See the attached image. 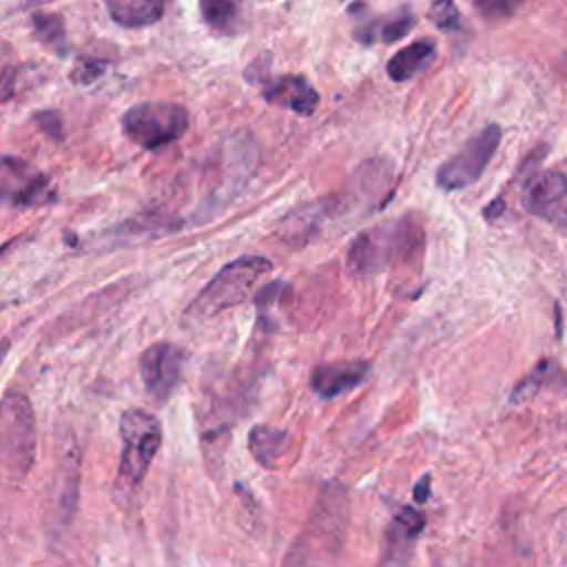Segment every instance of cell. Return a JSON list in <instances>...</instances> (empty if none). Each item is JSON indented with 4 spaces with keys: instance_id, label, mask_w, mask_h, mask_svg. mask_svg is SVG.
Returning a JSON list of instances; mask_svg holds the SVG:
<instances>
[{
    "instance_id": "23",
    "label": "cell",
    "mask_w": 567,
    "mask_h": 567,
    "mask_svg": "<svg viewBox=\"0 0 567 567\" xmlns=\"http://www.w3.org/2000/svg\"><path fill=\"white\" fill-rule=\"evenodd\" d=\"M523 4V0H474L476 11L487 20V22H498L507 20L509 16L516 13V9Z\"/></svg>"
},
{
    "instance_id": "8",
    "label": "cell",
    "mask_w": 567,
    "mask_h": 567,
    "mask_svg": "<svg viewBox=\"0 0 567 567\" xmlns=\"http://www.w3.org/2000/svg\"><path fill=\"white\" fill-rule=\"evenodd\" d=\"M186 354L179 346L162 341L148 346L140 357V374L148 396L155 403H164L182 379Z\"/></svg>"
},
{
    "instance_id": "17",
    "label": "cell",
    "mask_w": 567,
    "mask_h": 567,
    "mask_svg": "<svg viewBox=\"0 0 567 567\" xmlns=\"http://www.w3.org/2000/svg\"><path fill=\"white\" fill-rule=\"evenodd\" d=\"M414 27V13L410 9H401L394 16L377 22L368 20L354 29V38L361 44H374V42H396Z\"/></svg>"
},
{
    "instance_id": "16",
    "label": "cell",
    "mask_w": 567,
    "mask_h": 567,
    "mask_svg": "<svg viewBox=\"0 0 567 567\" xmlns=\"http://www.w3.org/2000/svg\"><path fill=\"white\" fill-rule=\"evenodd\" d=\"M560 390L567 388V374L563 372V368L554 361V359H543L536 363V368L520 379V383L512 390V403H520V401H529L538 394V390Z\"/></svg>"
},
{
    "instance_id": "12",
    "label": "cell",
    "mask_w": 567,
    "mask_h": 567,
    "mask_svg": "<svg viewBox=\"0 0 567 567\" xmlns=\"http://www.w3.org/2000/svg\"><path fill=\"white\" fill-rule=\"evenodd\" d=\"M368 374H370V365L365 361L321 363L310 374V388L321 399H334L361 385L368 379Z\"/></svg>"
},
{
    "instance_id": "13",
    "label": "cell",
    "mask_w": 567,
    "mask_h": 567,
    "mask_svg": "<svg viewBox=\"0 0 567 567\" xmlns=\"http://www.w3.org/2000/svg\"><path fill=\"white\" fill-rule=\"evenodd\" d=\"M264 100L284 106L297 115H310L319 104V93L303 75H281L275 82L266 84Z\"/></svg>"
},
{
    "instance_id": "24",
    "label": "cell",
    "mask_w": 567,
    "mask_h": 567,
    "mask_svg": "<svg viewBox=\"0 0 567 567\" xmlns=\"http://www.w3.org/2000/svg\"><path fill=\"white\" fill-rule=\"evenodd\" d=\"M104 71H106V62H104V60L89 58V60H82V62L75 64L71 80H73L75 84H91V82H95L100 75H104Z\"/></svg>"
},
{
    "instance_id": "26",
    "label": "cell",
    "mask_w": 567,
    "mask_h": 567,
    "mask_svg": "<svg viewBox=\"0 0 567 567\" xmlns=\"http://www.w3.org/2000/svg\"><path fill=\"white\" fill-rule=\"evenodd\" d=\"M430 481H432V476L425 474V476H421V481H419L416 487H414V501H416L419 505H423V503L430 498Z\"/></svg>"
},
{
    "instance_id": "22",
    "label": "cell",
    "mask_w": 567,
    "mask_h": 567,
    "mask_svg": "<svg viewBox=\"0 0 567 567\" xmlns=\"http://www.w3.org/2000/svg\"><path fill=\"white\" fill-rule=\"evenodd\" d=\"M427 16L432 24L441 31H456L461 27V13L454 0H434Z\"/></svg>"
},
{
    "instance_id": "14",
    "label": "cell",
    "mask_w": 567,
    "mask_h": 567,
    "mask_svg": "<svg viewBox=\"0 0 567 567\" xmlns=\"http://www.w3.org/2000/svg\"><path fill=\"white\" fill-rule=\"evenodd\" d=\"M166 0H106L111 20L124 29H142L155 24L164 16Z\"/></svg>"
},
{
    "instance_id": "7",
    "label": "cell",
    "mask_w": 567,
    "mask_h": 567,
    "mask_svg": "<svg viewBox=\"0 0 567 567\" xmlns=\"http://www.w3.org/2000/svg\"><path fill=\"white\" fill-rule=\"evenodd\" d=\"M501 135L498 124H487L483 131L470 137L445 164L439 166L436 186L443 190H461L474 184L496 153Z\"/></svg>"
},
{
    "instance_id": "15",
    "label": "cell",
    "mask_w": 567,
    "mask_h": 567,
    "mask_svg": "<svg viewBox=\"0 0 567 567\" xmlns=\"http://www.w3.org/2000/svg\"><path fill=\"white\" fill-rule=\"evenodd\" d=\"M434 55H436V47L432 40H416V42L403 47L401 51H396L388 60L385 71H388L390 80L405 82V80L414 78L416 73L425 71L432 64Z\"/></svg>"
},
{
    "instance_id": "21",
    "label": "cell",
    "mask_w": 567,
    "mask_h": 567,
    "mask_svg": "<svg viewBox=\"0 0 567 567\" xmlns=\"http://www.w3.org/2000/svg\"><path fill=\"white\" fill-rule=\"evenodd\" d=\"M33 22V33L35 38L47 44L49 49L58 51L60 55L64 53L66 44H64V22L60 16L55 13H33L31 18Z\"/></svg>"
},
{
    "instance_id": "3",
    "label": "cell",
    "mask_w": 567,
    "mask_h": 567,
    "mask_svg": "<svg viewBox=\"0 0 567 567\" xmlns=\"http://www.w3.org/2000/svg\"><path fill=\"white\" fill-rule=\"evenodd\" d=\"M120 439L122 452L115 489L126 498L135 494L146 478V472L162 445V425L151 412L131 408L120 419Z\"/></svg>"
},
{
    "instance_id": "9",
    "label": "cell",
    "mask_w": 567,
    "mask_h": 567,
    "mask_svg": "<svg viewBox=\"0 0 567 567\" xmlns=\"http://www.w3.org/2000/svg\"><path fill=\"white\" fill-rule=\"evenodd\" d=\"M423 529L425 516L412 505L401 507L385 527L379 567H410Z\"/></svg>"
},
{
    "instance_id": "19",
    "label": "cell",
    "mask_w": 567,
    "mask_h": 567,
    "mask_svg": "<svg viewBox=\"0 0 567 567\" xmlns=\"http://www.w3.org/2000/svg\"><path fill=\"white\" fill-rule=\"evenodd\" d=\"M323 215H326V202L306 204V206L292 210L281 221V237H284V241H290L295 246L306 244L315 235V230L319 228Z\"/></svg>"
},
{
    "instance_id": "18",
    "label": "cell",
    "mask_w": 567,
    "mask_h": 567,
    "mask_svg": "<svg viewBox=\"0 0 567 567\" xmlns=\"http://www.w3.org/2000/svg\"><path fill=\"white\" fill-rule=\"evenodd\" d=\"M288 447V432L272 425H255L248 434V450L252 458L272 470Z\"/></svg>"
},
{
    "instance_id": "6",
    "label": "cell",
    "mask_w": 567,
    "mask_h": 567,
    "mask_svg": "<svg viewBox=\"0 0 567 567\" xmlns=\"http://www.w3.org/2000/svg\"><path fill=\"white\" fill-rule=\"evenodd\" d=\"M186 128L188 111L175 102H140L122 115L126 137L146 151L179 140Z\"/></svg>"
},
{
    "instance_id": "4",
    "label": "cell",
    "mask_w": 567,
    "mask_h": 567,
    "mask_svg": "<svg viewBox=\"0 0 567 567\" xmlns=\"http://www.w3.org/2000/svg\"><path fill=\"white\" fill-rule=\"evenodd\" d=\"M421 244V226L405 217L392 226H377L357 235L348 250V264L357 275L379 272L394 259L412 257Z\"/></svg>"
},
{
    "instance_id": "2",
    "label": "cell",
    "mask_w": 567,
    "mask_h": 567,
    "mask_svg": "<svg viewBox=\"0 0 567 567\" xmlns=\"http://www.w3.org/2000/svg\"><path fill=\"white\" fill-rule=\"evenodd\" d=\"M270 270L272 264L259 255H244L226 264L190 301V306L186 308V319L190 323H202L246 301L259 279L266 277Z\"/></svg>"
},
{
    "instance_id": "20",
    "label": "cell",
    "mask_w": 567,
    "mask_h": 567,
    "mask_svg": "<svg viewBox=\"0 0 567 567\" xmlns=\"http://www.w3.org/2000/svg\"><path fill=\"white\" fill-rule=\"evenodd\" d=\"M204 22L217 33H235L239 29L241 11L237 0H199Z\"/></svg>"
},
{
    "instance_id": "5",
    "label": "cell",
    "mask_w": 567,
    "mask_h": 567,
    "mask_svg": "<svg viewBox=\"0 0 567 567\" xmlns=\"http://www.w3.org/2000/svg\"><path fill=\"white\" fill-rule=\"evenodd\" d=\"M35 416L22 392L9 390L2 399L0 416V456L4 474L11 481L24 478L35 458Z\"/></svg>"
},
{
    "instance_id": "1",
    "label": "cell",
    "mask_w": 567,
    "mask_h": 567,
    "mask_svg": "<svg viewBox=\"0 0 567 567\" xmlns=\"http://www.w3.org/2000/svg\"><path fill=\"white\" fill-rule=\"evenodd\" d=\"M348 492L339 483H326L312 514L281 567H332L346 538Z\"/></svg>"
},
{
    "instance_id": "25",
    "label": "cell",
    "mask_w": 567,
    "mask_h": 567,
    "mask_svg": "<svg viewBox=\"0 0 567 567\" xmlns=\"http://www.w3.org/2000/svg\"><path fill=\"white\" fill-rule=\"evenodd\" d=\"M35 122H38L40 128L47 131L51 137H55V140L62 137V122H60V115H58L55 111L35 113Z\"/></svg>"
},
{
    "instance_id": "11",
    "label": "cell",
    "mask_w": 567,
    "mask_h": 567,
    "mask_svg": "<svg viewBox=\"0 0 567 567\" xmlns=\"http://www.w3.org/2000/svg\"><path fill=\"white\" fill-rule=\"evenodd\" d=\"M2 190L13 206H38L51 199L49 177L33 171L22 159L7 155L2 159Z\"/></svg>"
},
{
    "instance_id": "10",
    "label": "cell",
    "mask_w": 567,
    "mask_h": 567,
    "mask_svg": "<svg viewBox=\"0 0 567 567\" xmlns=\"http://www.w3.org/2000/svg\"><path fill=\"white\" fill-rule=\"evenodd\" d=\"M523 206L534 217L567 228V175L560 171L536 175L523 193Z\"/></svg>"
},
{
    "instance_id": "27",
    "label": "cell",
    "mask_w": 567,
    "mask_h": 567,
    "mask_svg": "<svg viewBox=\"0 0 567 567\" xmlns=\"http://www.w3.org/2000/svg\"><path fill=\"white\" fill-rule=\"evenodd\" d=\"M503 210H505V204H503V199L498 197V199H494V202L483 210V215H485L487 219H494V217H498Z\"/></svg>"
}]
</instances>
